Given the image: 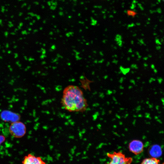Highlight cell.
I'll list each match as a JSON object with an SVG mask.
<instances>
[{"label":"cell","instance_id":"1","mask_svg":"<svg viewBox=\"0 0 164 164\" xmlns=\"http://www.w3.org/2000/svg\"><path fill=\"white\" fill-rule=\"evenodd\" d=\"M61 103L65 109L70 112H83L88 106L82 91L78 87L73 85L64 89Z\"/></svg>","mask_w":164,"mask_h":164},{"label":"cell","instance_id":"2","mask_svg":"<svg viewBox=\"0 0 164 164\" xmlns=\"http://www.w3.org/2000/svg\"><path fill=\"white\" fill-rule=\"evenodd\" d=\"M107 156L111 160L109 162L105 164H131L133 161L132 157H126L121 152L108 153Z\"/></svg>","mask_w":164,"mask_h":164},{"label":"cell","instance_id":"3","mask_svg":"<svg viewBox=\"0 0 164 164\" xmlns=\"http://www.w3.org/2000/svg\"><path fill=\"white\" fill-rule=\"evenodd\" d=\"M9 131L11 135L15 138H20L23 137L26 132L25 125L19 121L12 122L9 127Z\"/></svg>","mask_w":164,"mask_h":164},{"label":"cell","instance_id":"4","mask_svg":"<svg viewBox=\"0 0 164 164\" xmlns=\"http://www.w3.org/2000/svg\"><path fill=\"white\" fill-rule=\"evenodd\" d=\"M128 149L129 151L135 155L141 154L143 152L144 149L143 142L138 139H134L129 143Z\"/></svg>","mask_w":164,"mask_h":164},{"label":"cell","instance_id":"5","mask_svg":"<svg viewBox=\"0 0 164 164\" xmlns=\"http://www.w3.org/2000/svg\"><path fill=\"white\" fill-rule=\"evenodd\" d=\"M22 164H46V163L40 157L29 154L24 157Z\"/></svg>","mask_w":164,"mask_h":164},{"label":"cell","instance_id":"6","mask_svg":"<svg viewBox=\"0 0 164 164\" xmlns=\"http://www.w3.org/2000/svg\"><path fill=\"white\" fill-rule=\"evenodd\" d=\"M149 153L152 157L157 158L161 155L162 151L159 145H155L152 146L149 148Z\"/></svg>","mask_w":164,"mask_h":164},{"label":"cell","instance_id":"7","mask_svg":"<svg viewBox=\"0 0 164 164\" xmlns=\"http://www.w3.org/2000/svg\"><path fill=\"white\" fill-rule=\"evenodd\" d=\"M1 116L3 119L5 121H11L12 118L15 122L17 121L18 119L19 118V116L15 113L12 114V112H3L1 114Z\"/></svg>","mask_w":164,"mask_h":164},{"label":"cell","instance_id":"8","mask_svg":"<svg viewBox=\"0 0 164 164\" xmlns=\"http://www.w3.org/2000/svg\"><path fill=\"white\" fill-rule=\"evenodd\" d=\"M160 160L157 158L151 157L144 159L140 164H159Z\"/></svg>","mask_w":164,"mask_h":164},{"label":"cell","instance_id":"9","mask_svg":"<svg viewBox=\"0 0 164 164\" xmlns=\"http://www.w3.org/2000/svg\"><path fill=\"white\" fill-rule=\"evenodd\" d=\"M5 138L2 135H0V145L5 141Z\"/></svg>","mask_w":164,"mask_h":164},{"label":"cell","instance_id":"10","mask_svg":"<svg viewBox=\"0 0 164 164\" xmlns=\"http://www.w3.org/2000/svg\"><path fill=\"white\" fill-rule=\"evenodd\" d=\"M163 2H164V0H162Z\"/></svg>","mask_w":164,"mask_h":164}]
</instances>
